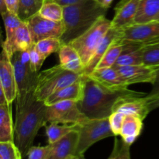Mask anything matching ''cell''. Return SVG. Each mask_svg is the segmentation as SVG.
<instances>
[{
  "label": "cell",
  "instance_id": "cell-42",
  "mask_svg": "<svg viewBox=\"0 0 159 159\" xmlns=\"http://www.w3.org/2000/svg\"><path fill=\"white\" fill-rule=\"evenodd\" d=\"M99 2L104 6V7L108 9V8H110V5L112 4L113 0H99Z\"/></svg>",
  "mask_w": 159,
  "mask_h": 159
},
{
  "label": "cell",
  "instance_id": "cell-37",
  "mask_svg": "<svg viewBox=\"0 0 159 159\" xmlns=\"http://www.w3.org/2000/svg\"><path fill=\"white\" fill-rule=\"evenodd\" d=\"M159 96V68H157L156 77H155V81L152 84V89L149 93H148V98H153L155 96Z\"/></svg>",
  "mask_w": 159,
  "mask_h": 159
},
{
  "label": "cell",
  "instance_id": "cell-3",
  "mask_svg": "<svg viewBox=\"0 0 159 159\" xmlns=\"http://www.w3.org/2000/svg\"><path fill=\"white\" fill-rule=\"evenodd\" d=\"M107 9L99 0L83 2L64 7L65 32L61 37L63 44H68L86 32L96 22L106 16Z\"/></svg>",
  "mask_w": 159,
  "mask_h": 159
},
{
  "label": "cell",
  "instance_id": "cell-29",
  "mask_svg": "<svg viewBox=\"0 0 159 159\" xmlns=\"http://www.w3.org/2000/svg\"><path fill=\"white\" fill-rule=\"evenodd\" d=\"M142 57L144 65L153 68H159V40L144 45Z\"/></svg>",
  "mask_w": 159,
  "mask_h": 159
},
{
  "label": "cell",
  "instance_id": "cell-30",
  "mask_svg": "<svg viewBox=\"0 0 159 159\" xmlns=\"http://www.w3.org/2000/svg\"><path fill=\"white\" fill-rule=\"evenodd\" d=\"M44 0H20L18 16L23 21L39 12Z\"/></svg>",
  "mask_w": 159,
  "mask_h": 159
},
{
  "label": "cell",
  "instance_id": "cell-28",
  "mask_svg": "<svg viewBox=\"0 0 159 159\" xmlns=\"http://www.w3.org/2000/svg\"><path fill=\"white\" fill-rule=\"evenodd\" d=\"M38 14L52 21H63L64 7L52 0H44Z\"/></svg>",
  "mask_w": 159,
  "mask_h": 159
},
{
  "label": "cell",
  "instance_id": "cell-41",
  "mask_svg": "<svg viewBox=\"0 0 159 159\" xmlns=\"http://www.w3.org/2000/svg\"><path fill=\"white\" fill-rule=\"evenodd\" d=\"M8 103L7 99H6V94H5L4 91L0 87V105H3V104Z\"/></svg>",
  "mask_w": 159,
  "mask_h": 159
},
{
  "label": "cell",
  "instance_id": "cell-21",
  "mask_svg": "<svg viewBox=\"0 0 159 159\" xmlns=\"http://www.w3.org/2000/svg\"><path fill=\"white\" fill-rule=\"evenodd\" d=\"M2 14L5 30H6V40L2 43V49L12 57V42L15 38L18 28L23 23V20L16 14L6 11Z\"/></svg>",
  "mask_w": 159,
  "mask_h": 159
},
{
  "label": "cell",
  "instance_id": "cell-17",
  "mask_svg": "<svg viewBox=\"0 0 159 159\" xmlns=\"http://www.w3.org/2000/svg\"><path fill=\"white\" fill-rule=\"evenodd\" d=\"M84 90V75L77 82L54 93L43 102L47 106L55 104L65 100H72L79 102L82 98Z\"/></svg>",
  "mask_w": 159,
  "mask_h": 159
},
{
  "label": "cell",
  "instance_id": "cell-2",
  "mask_svg": "<svg viewBox=\"0 0 159 159\" xmlns=\"http://www.w3.org/2000/svg\"><path fill=\"white\" fill-rule=\"evenodd\" d=\"M84 75V74H83ZM147 93L130 89L112 90L90 77L84 75L82 98L78 102L79 109L88 119L110 117L116 111L118 104L130 97H144Z\"/></svg>",
  "mask_w": 159,
  "mask_h": 159
},
{
  "label": "cell",
  "instance_id": "cell-5",
  "mask_svg": "<svg viewBox=\"0 0 159 159\" xmlns=\"http://www.w3.org/2000/svg\"><path fill=\"white\" fill-rule=\"evenodd\" d=\"M111 27V20L104 16L98 20L86 32L70 43L79 53L85 67L88 65L95 51Z\"/></svg>",
  "mask_w": 159,
  "mask_h": 159
},
{
  "label": "cell",
  "instance_id": "cell-16",
  "mask_svg": "<svg viewBox=\"0 0 159 159\" xmlns=\"http://www.w3.org/2000/svg\"><path fill=\"white\" fill-rule=\"evenodd\" d=\"M124 46L122 53L118 57L113 67L119 68L122 66L144 65L142 50L145 43L127 40H124Z\"/></svg>",
  "mask_w": 159,
  "mask_h": 159
},
{
  "label": "cell",
  "instance_id": "cell-32",
  "mask_svg": "<svg viewBox=\"0 0 159 159\" xmlns=\"http://www.w3.org/2000/svg\"><path fill=\"white\" fill-rule=\"evenodd\" d=\"M130 146L126 144L122 138H115L113 149L107 159H131L130 158Z\"/></svg>",
  "mask_w": 159,
  "mask_h": 159
},
{
  "label": "cell",
  "instance_id": "cell-8",
  "mask_svg": "<svg viewBox=\"0 0 159 159\" xmlns=\"http://www.w3.org/2000/svg\"><path fill=\"white\" fill-rule=\"evenodd\" d=\"M87 120L76 101L65 100L47 106L46 123L81 124Z\"/></svg>",
  "mask_w": 159,
  "mask_h": 159
},
{
  "label": "cell",
  "instance_id": "cell-12",
  "mask_svg": "<svg viewBox=\"0 0 159 159\" xmlns=\"http://www.w3.org/2000/svg\"><path fill=\"white\" fill-rule=\"evenodd\" d=\"M116 68L127 85H130L136 83H150L152 85L156 77L158 68L140 65L122 66Z\"/></svg>",
  "mask_w": 159,
  "mask_h": 159
},
{
  "label": "cell",
  "instance_id": "cell-10",
  "mask_svg": "<svg viewBox=\"0 0 159 159\" xmlns=\"http://www.w3.org/2000/svg\"><path fill=\"white\" fill-rule=\"evenodd\" d=\"M0 87L6 94L9 104L17 97V85L11 57L2 49L0 58Z\"/></svg>",
  "mask_w": 159,
  "mask_h": 159
},
{
  "label": "cell",
  "instance_id": "cell-45",
  "mask_svg": "<svg viewBox=\"0 0 159 159\" xmlns=\"http://www.w3.org/2000/svg\"><path fill=\"white\" fill-rule=\"evenodd\" d=\"M66 159H75V155H74V156H70L68 157V158H67Z\"/></svg>",
  "mask_w": 159,
  "mask_h": 159
},
{
  "label": "cell",
  "instance_id": "cell-33",
  "mask_svg": "<svg viewBox=\"0 0 159 159\" xmlns=\"http://www.w3.org/2000/svg\"><path fill=\"white\" fill-rule=\"evenodd\" d=\"M21 153L14 141L0 142V159H22Z\"/></svg>",
  "mask_w": 159,
  "mask_h": 159
},
{
  "label": "cell",
  "instance_id": "cell-27",
  "mask_svg": "<svg viewBox=\"0 0 159 159\" xmlns=\"http://www.w3.org/2000/svg\"><path fill=\"white\" fill-rule=\"evenodd\" d=\"M124 46V40L121 38V36H120L116 40H113V43L110 44V46L109 47L107 52L105 53L103 57H102L100 62L99 63L98 66L96 67V68H110V67L114 66L118 57H120V55L122 53Z\"/></svg>",
  "mask_w": 159,
  "mask_h": 159
},
{
  "label": "cell",
  "instance_id": "cell-19",
  "mask_svg": "<svg viewBox=\"0 0 159 159\" xmlns=\"http://www.w3.org/2000/svg\"><path fill=\"white\" fill-rule=\"evenodd\" d=\"M58 56L59 65L62 68L73 72L83 74L85 65L82 63L79 53L70 43L62 44L58 51Z\"/></svg>",
  "mask_w": 159,
  "mask_h": 159
},
{
  "label": "cell",
  "instance_id": "cell-44",
  "mask_svg": "<svg viewBox=\"0 0 159 159\" xmlns=\"http://www.w3.org/2000/svg\"><path fill=\"white\" fill-rule=\"evenodd\" d=\"M75 159H85L84 158V155H75Z\"/></svg>",
  "mask_w": 159,
  "mask_h": 159
},
{
  "label": "cell",
  "instance_id": "cell-40",
  "mask_svg": "<svg viewBox=\"0 0 159 159\" xmlns=\"http://www.w3.org/2000/svg\"><path fill=\"white\" fill-rule=\"evenodd\" d=\"M52 1L56 2H57L58 4H60L61 6L65 7V6H72V5L78 4V3L85 1V0H52Z\"/></svg>",
  "mask_w": 159,
  "mask_h": 159
},
{
  "label": "cell",
  "instance_id": "cell-15",
  "mask_svg": "<svg viewBox=\"0 0 159 159\" xmlns=\"http://www.w3.org/2000/svg\"><path fill=\"white\" fill-rule=\"evenodd\" d=\"M79 130H73L57 142L51 144V149L48 159H66L76 155Z\"/></svg>",
  "mask_w": 159,
  "mask_h": 159
},
{
  "label": "cell",
  "instance_id": "cell-38",
  "mask_svg": "<svg viewBox=\"0 0 159 159\" xmlns=\"http://www.w3.org/2000/svg\"><path fill=\"white\" fill-rule=\"evenodd\" d=\"M9 12L18 16L20 0H5Z\"/></svg>",
  "mask_w": 159,
  "mask_h": 159
},
{
  "label": "cell",
  "instance_id": "cell-11",
  "mask_svg": "<svg viewBox=\"0 0 159 159\" xmlns=\"http://www.w3.org/2000/svg\"><path fill=\"white\" fill-rule=\"evenodd\" d=\"M121 38L142 43L158 41L159 40V21L131 25L122 30Z\"/></svg>",
  "mask_w": 159,
  "mask_h": 159
},
{
  "label": "cell",
  "instance_id": "cell-13",
  "mask_svg": "<svg viewBox=\"0 0 159 159\" xmlns=\"http://www.w3.org/2000/svg\"><path fill=\"white\" fill-rule=\"evenodd\" d=\"M140 1L120 0L115 8L114 17L111 20L112 28L122 30L133 25Z\"/></svg>",
  "mask_w": 159,
  "mask_h": 159
},
{
  "label": "cell",
  "instance_id": "cell-43",
  "mask_svg": "<svg viewBox=\"0 0 159 159\" xmlns=\"http://www.w3.org/2000/svg\"><path fill=\"white\" fill-rule=\"evenodd\" d=\"M0 11H1V13H3V12L8 11L5 0H0Z\"/></svg>",
  "mask_w": 159,
  "mask_h": 159
},
{
  "label": "cell",
  "instance_id": "cell-18",
  "mask_svg": "<svg viewBox=\"0 0 159 159\" xmlns=\"http://www.w3.org/2000/svg\"><path fill=\"white\" fill-rule=\"evenodd\" d=\"M146 96L127 98L118 104L116 111L121 112L125 115H133V116H138L144 120L148 114L151 112Z\"/></svg>",
  "mask_w": 159,
  "mask_h": 159
},
{
  "label": "cell",
  "instance_id": "cell-20",
  "mask_svg": "<svg viewBox=\"0 0 159 159\" xmlns=\"http://www.w3.org/2000/svg\"><path fill=\"white\" fill-rule=\"evenodd\" d=\"M121 34H122V30L113 29L112 27L110 28V30L107 32V34L103 37L102 41L100 42V43L98 46V48L95 51L94 54H93V57L90 59L88 65L85 67V69H84L83 71L84 75H89L96 69V67L98 66L99 63L100 62L102 57H103L109 47L110 46V44L113 43V40H116L120 36H121Z\"/></svg>",
  "mask_w": 159,
  "mask_h": 159
},
{
  "label": "cell",
  "instance_id": "cell-36",
  "mask_svg": "<svg viewBox=\"0 0 159 159\" xmlns=\"http://www.w3.org/2000/svg\"><path fill=\"white\" fill-rule=\"evenodd\" d=\"M51 146L48 144L47 146H32L28 151L27 159H48L51 152Z\"/></svg>",
  "mask_w": 159,
  "mask_h": 159
},
{
  "label": "cell",
  "instance_id": "cell-4",
  "mask_svg": "<svg viewBox=\"0 0 159 159\" xmlns=\"http://www.w3.org/2000/svg\"><path fill=\"white\" fill-rule=\"evenodd\" d=\"M82 75L65 69L60 65L51 67L38 73L34 94L37 99L44 101L58 90L77 82Z\"/></svg>",
  "mask_w": 159,
  "mask_h": 159
},
{
  "label": "cell",
  "instance_id": "cell-14",
  "mask_svg": "<svg viewBox=\"0 0 159 159\" xmlns=\"http://www.w3.org/2000/svg\"><path fill=\"white\" fill-rule=\"evenodd\" d=\"M89 75L110 89H128L129 85L123 79L118 70L114 67L96 68Z\"/></svg>",
  "mask_w": 159,
  "mask_h": 159
},
{
  "label": "cell",
  "instance_id": "cell-24",
  "mask_svg": "<svg viewBox=\"0 0 159 159\" xmlns=\"http://www.w3.org/2000/svg\"><path fill=\"white\" fill-rule=\"evenodd\" d=\"M159 13V0H141L134 24H143L155 21Z\"/></svg>",
  "mask_w": 159,
  "mask_h": 159
},
{
  "label": "cell",
  "instance_id": "cell-31",
  "mask_svg": "<svg viewBox=\"0 0 159 159\" xmlns=\"http://www.w3.org/2000/svg\"><path fill=\"white\" fill-rule=\"evenodd\" d=\"M62 42L61 38L57 37H50V38L44 39L38 43H35V47L37 51L45 57H48L54 53H58L59 50L62 46Z\"/></svg>",
  "mask_w": 159,
  "mask_h": 159
},
{
  "label": "cell",
  "instance_id": "cell-46",
  "mask_svg": "<svg viewBox=\"0 0 159 159\" xmlns=\"http://www.w3.org/2000/svg\"><path fill=\"white\" fill-rule=\"evenodd\" d=\"M155 21H159V13H158V15L157 16V17H156V18H155Z\"/></svg>",
  "mask_w": 159,
  "mask_h": 159
},
{
  "label": "cell",
  "instance_id": "cell-35",
  "mask_svg": "<svg viewBox=\"0 0 159 159\" xmlns=\"http://www.w3.org/2000/svg\"><path fill=\"white\" fill-rule=\"evenodd\" d=\"M125 116L126 115L124 113L116 111L113 112L109 117L110 128H111L112 131L114 134V137L120 136V134L121 129H122Z\"/></svg>",
  "mask_w": 159,
  "mask_h": 159
},
{
  "label": "cell",
  "instance_id": "cell-26",
  "mask_svg": "<svg viewBox=\"0 0 159 159\" xmlns=\"http://www.w3.org/2000/svg\"><path fill=\"white\" fill-rule=\"evenodd\" d=\"M34 44L30 32L26 22L23 21L18 28L15 38L12 42V54L13 55L17 51H28Z\"/></svg>",
  "mask_w": 159,
  "mask_h": 159
},
{
  "label": "cell",
  "instance_id": "cell-6",
  "mask_svg": "<svg viewBox=\"0 0 159 159\" xmlns=\"http://www.w3.org/2000/svg\"><path fill=\"white\" fill-rule=\"evenodd\" d=\"M112 136H114V134L110 128L109 117L88 119L79 124V142L76 155H84L96 142Z\"/></svg>",
  "mask_w": 159,
  "mask_h": 159
},
{
  "label": "cell",
  "instance_id": "cell-39",
  "mask_svg": "<svg viewBox=\"0 0 159 159\" xmlns=\"http://www.w3.org/2000/svg\"><path fill=\"white\" fill-rule=\"evenodd\" d=\"M148 99V107L150 111L155 110V109L158 108L159 107V96H155L153 98H148L146 96Z\"/></svg>",
  "mask_w": 159,
  "mask_h": 159
},
{
  "label": "cell",
  "instance_id": "cell-25",
  "mask_svg": "<svg viewBox=\"0 0 159 159\" xmlns=\"http://www.w3.org/2000/svg\"><path fill=\"white\" fill-rule=\"evenodd\" d=\"M46 134L48 144H51L57 142L62 138L73 130H79V124H59V123H47Z\"/></svg>",
  "mask_w": 159,
  "mask_h": 159
},
{
  "label": "cell",
  "instance_id": "cell-9",
  "mask_svg": "<svg viewBox=\"0 0 159 159\" xmlns=\"http://www.w3.org/2000/svg\"><path fill=\"white\" fill-rule=\"evenodd\" d=\"M34 43L50 37L61 38L65 32L63 21L57 22L43 18L38 13L25 20Z\"/></svg>",
  "mask_w": 159,
  "mask_h": 159
},
{
  "label": "cell",
  "instance_id": "cell-22",
  "mask_svg": "<svg viewBox=\"0 0 159 159\" xmlns=\"http://www.w3.org/2000/svg\"><path fill=\"white\" fill-rule=\"evenodd\" d=\"M143 120L133 115H126L120 131V138L124 142L131 146L142 131Z\"/></svg>",
  "mask_w": 159,
  "mask_h": 159
},
{
  "label": "cell",
  "instance_id": "cell-7",
  "mask_svg": "<svg viewBox=\"0 0 159 159\" xmlns=\"http://www.w3.org/2000/svg\"><path fill=\"white\" fill-rule=\"evenodd\" d=\"M17 85V96H23L35 90L37 75L32 71L30 65L29 50L17 51L11 57Z\"/></svg>",
  "mask_w": 159,
  "mask_h": 159
},
{
  "label": "cell",
  "instance_id": "cell-1",
  "mask_svg": "<svg viewBox=\"0 0 159 159\" xmlns=\"http://www.w3.org/2000/svg\"><path fill=\"white\" fill-rule=\"evenodd\" d=\"M34 91L16 97L14 142L23 157L33 146L40 129L47 124V105L37 99Z\"/></svg>",
  "mask_w": 159,
  "mask_h": 159
},
{
  "label": "cell",
  "instance_id": "cell-34",
  "mask_svg": "<svg viewBox=\"0 0 159 159\" xmlns=\"http://www.w3.org/2000/svg\"><path fill=\"white\" fill-rule=\"evenodd\" d=\"M30 54V65L32 71L35 73H39L43 62L46 60L44 57L37 51L35 47V43L29 49Z\"/></svg>",
  "mask_w": 159,
  "mask_h": 159
},
{
  "label": "cell",
  "instance_id": "cell-23",
  "mask_svg": "<svg viewBox=\"0 0 159 159\" xmlns=\"http://www.w3.org/2000/svg\"><path fill=\"white\" fill-rule=\"evenodd\" d=\"M14 124L12 116V104L0 105V142L14 141Z\"/></svg>",
  "mask_w": 159,
  "mask_h": 159
}]
</instances>
